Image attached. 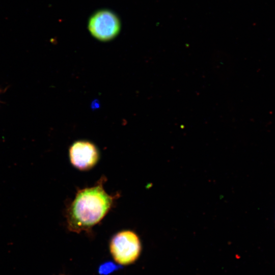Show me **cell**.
Returning <instances> with one entry per match:
<instances>
[{
	"label": "cell",
	"mask_w": 275,
	"mask_h": 275,
	"mask_svg": "<svg viewBox=\"0 0 275 275\" xmlns=\"http://www.w3.org/2000/svg\"><path fill=\"white\" fill-rule=\"evenodd\" d=\"M119 268V266L112 262H106L99 267L98 272L101 275H108Z\"/></svg>",
	"instance_id": "obj_5"
},
{
	"label": "cell",
	"mask_w": 275,
	"mask_h": 275,
	"mask_svg": "<svg viewBox=\"0 0 275 275\" xmlns=\"http://www.w3.org/2000/svg\"><path fill=\"white\" fill-rule=\"evenodd\" d=\"M111 254L117 264L126 266L139 258L142 250L140 240L133 232L125 230L116 234L109 243Z\"/></svg>",
	"instance_id": "obj_2"
},
{
	"label": "cell",
	"mask_w": 275,
	"mask_h": 275,
	"mask_svg": "<svg viewBox=\"0 0 275 275\" xmlns=\"http://www.w3.org/2000/svg\"><path fill=\"white\" fill-rule=\"evenodd\" d=\"M102 177L94 186L79 190L67 211L68 229L79 233L89 231L100 222L112 207L118 195L104 190Z\"/></svg>",
	"instance_id": "obj_1"
},
{
	"label": "cell",
	"mask_w": 275,
	"mask_h": 275,
	"mask_svg": "<svg viewBox=\"0 0 275 275\" xmlns=\"http://www.w3.org/2000/svg\"><path fill=\"white\" fill-rule=\"evenodd\" d=\"M59 275H66V274H59Z\"/></svg>",
	"instance_id": "obj_6"
},
{
	"label": "cell",
	"mask_w": 275,
	"mask_h": 275,
	"mask_svg": "<svg viewBox=\"0 0 275 275\" xmlns=\"http://www.w3.org/2000/svg\"><path fill=\"white\" fill-rule=\"evenodd\" d=\"M88 29L96 39L108 41L119 34L121 23L114 13L108 10H101L94 13L90 18Z\"/></svg>",
	"instance_id": "obj_3"
},
{
	"label": "cell",
	"mask_w": 275,
	"mask_h": 275,
	"mask_svg": "<svg viewBox=\"0 0 275 275\" xmlns=\"http://www.w3.org/2000/svg\"><path fill=\"white\" fill-rule=\"evenodd\" d=\"M69 157L74 167L80 170H88L96 164L99 153L93 143L86 141H79L70 147Z\"/></svg>",
	"instance_id": "obj_4"
}]
</instances>
